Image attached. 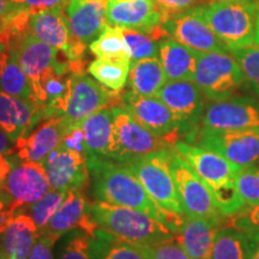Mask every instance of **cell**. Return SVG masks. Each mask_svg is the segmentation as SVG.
<instances>
[{"label": "cell", "instance_id": "obj_1", "mask_svg": "<svg viewBox=\"0 0 259 259\" xmlns=\"http://www.w3.org/2000/svg\"><path fill=\"white\" fill-rule=\"evenodd\" d=\"M88 167L96 200L141 210L168 226L173 211L158 206L128 167L106 157H89Z\"/></svg>", "mask_w": 259, "mask_h": 259}, {"label": "cell", "instance_id": "obj_2", "mask_svg": "<svg viewBox=\"0 0 259 259\" xmlns=\"http://www.w3.org/2000/svg\"><path fill=\"white\" fill-rule=\"evenodd\" d=\"M173 148L209 187L226 218L244 209V202L236 186V176L241 167L213 151L181 139L174 143Z\"/></svg>", "mask_w": 259, "mask_h": 259}, {"label": "cell", "instance_id": "obj_3", "mask_svg": "<svg viewBox=\"0 0 259 259\" xmlns=\"http://www.w3.org/2000/svg\"><path fill=\"white\" fill-rule=\"evenodd\" d=\"M90 210L99 228L134 245L156 244L174 236L167 225L141 210L101 200L92 203Z\"/></svg>", "mask_w": 259, "mask_h": 259}, {"label": "cell", "instance_id": "obj_4", "mask_svg": "<svg viewBox=\"0 0 259 259\" xmlns=\"http://www.w3.org/2000/svg\"><path fill=\"white\" fill-rule=\"evenodd\" d=\"M259 0H222L202 6L206 22L231 50L254 44Z\"/></svg>", "mask_w": 259, "mask_h": 259}, {"label": "cell", "instance_id": "obj_5", "mask_svg": "<svg viewBox=\"0 0 259 259\" xmlns=\"http://www.w3.org/2000/svg\"><path fill=\"white\" fill-rule=\"evenodd\" d=\"M193 82L206 100L222 101L235 96L246 84L240 65L231 53L197 51Z\"/></svg>", "mask_w": 259, "mask_h": 259}, {"label": "cell", "instance_id": "obj_6", "mask_svg": "<svg viewBox=\"0 0 259 259\" xmlns=\"http://www.w3.org/2000/svg\"><path fill=\"white\" fill-rule=\"evenodd\" d=\"M113 135L108 158L120 163L171 148L169 142L142 126L124 107H113Z\"/></svg>", "mask_w": 259, "mask_h": 259}, {"label": "cell", "instance_id": "obj_7", "mask_svg": "<svg viewBox=\"0 0 259 259\" xmlns=\"http://www.w3.org/2000/svg\"><path fill=\"white\" fill-rule=\"evenodd\" d=\"M171 149L173 147L155 151L122 164L134 171L149 196L158 206L168 211L185 215L176 181L170 173Z\"/></svg>", "mask_w": 259, "mask_h": 259}, {"label": "cell", "instance_id": "obj_8", "mask_svg": "<svg viewBox=\"0 0 259 259\" xmlns=\"http://www.w3.org/2000/svg\"><path fill=\"white\" fill-rule=\"evenodd\" d=\"M29 30L32 36L60 51L72 66L73 73L83 72L87 46L73 37L67 21L66 6L31 11Z\"/></svg>", "mask_w": 259, "mask_h": 259}, {"label": "cell", "instance_id": "obj_9", "mask_svg": "<svg viewBox=\"0 0 259 259\" xmlns=\"http://www.w3.org/2000/svg\"><path fill=\"white\" fill-rule=\"evenodd\" d=\"M185 142L221 155L241 168L259 164V128L229 131L197 130L186 137Z\"/></svg>", "mask_w": 259, "mask_h": 259}, {"label": "cell", "instance_id": "obj_10", "mask_svg": "<svg viewBox=\"0 0 259 259\" xmlns=\"http://www.w3.org/2000/svg\"><path fill=\"white\" fill-rule=\"evenodd\" d=\"M169 167L186 216L225 221L227 218L219 208L211 191L174 148L171 149Z\"/></svg>", "mask_w": 259, "mask_h": 259}, {"label": "cell", "instance_id": "obj_11", "mask_svg": "<svg viewBox=\"0 0 259 259\" xmlns=\"http://www.w3.org/2000/svg\"><path fill=\"white\" fill-rule=\"evenodd\" d=\"M122 92H112L84 72L69 76V96L64 118L71 126L82 124L90 114L102 108L122 106Z\"/></svg>", "mask_w": 259, "mask_h": 259}, {"label": "cell", "instance_id": "obj_12", "mask_svg": "<svg viewBox=\"0 0 259 259\" xmlns=\"http://www.w3.org/2000/svg\"><path fill=\"white\" fill-rule=\"evenodd\" d=\"M161 29L166 37L174 38L196 51L231 53L206 22L202 6L164 19Z\"/></svg>", "mask_w": 259, "mask_h": 259}, {"label": "cell", "instance_id": "obj_13", "mask_svg": "<svg viewBox=\"0 0 259 259\" xmlns=\"http://www.w3.org/2000/svg\"><path fill=\"white\" fill-rule=\"evenodd\" d=\"M156 97L166 103L180 120L181 136L189 137L198 130L206 109V97L193 80H168Z\"/></svg>", "mask_w": 259, "mask_h": 259}, {"label": "cell", "instance_id": "obj_14", "mask_svg": "<svg viewBox=\"0 0 259 259\" xmlns=\"http://www.w3.org/2000/svg\"><path fill=\"white\" fill-rule=\"evenodd\" d=\"M122 107L139 124L174 145L181 136V122L177 115L156 96H143L132 92L124 93Z\"/></svg>", "mask_w": 259, "mask_h": 259}, {"label": "cell", "instance_id": "obj_15", "mask_svg": "<svg viewBox=\"0 0 259 259\" xmlns=\"http://www.w3.org/2000/svg\"><path fill=\"white\" fill-rule=\"evenodd\" d=\"M248 128H259V100L245 96L210 103L198 127L208 131Z\"/></svg>", "mask_w": 259, "mask_h": 259}, {"label": "cell", "instance_id": "obj_16", "mask_svg": "<svg viewBox=\"0 0 259 259\" xmlns=\"http://www.w3.org/2000/svg\"><path fill=\"white\" fill-rule=\"evenodd\" d=\"M90 206L92 203L83 190L69 191L60 208L52 216L50 222L38 231V234L50 236L58 241L66 233L80 229L93 238L99 226L93 218Z\"/></svg>", "mask_w": 259, "mask_h": 259}, {"label": "cell", "instance_id": "obj_17", "mask_svg": "<svg viewBox=\"0 0 259 259\" xmlns=\"http://www.w3.org/2000/svg\"><path fill=\"white\" fill-rule=\"evenodd\" d=\"M53 190H83L89 184L88 158L85 155L65 149L61 145L51 151L44 162Z\"/></svg>", "mask_w": 259, "mask_h": 259}, {"label": "cell", "instance_id": "obj_18", "mask_svg": "<svg viewBox=\"0 0 259 259\" xmlns=\"http://www.w3.org/2000/svg\"><path fill=\"white\" fill-rule=\"evenodd\" d=\"M10 48H14L17 52L19 64L27 74L37 102L45 105L46 97L41 87L42 76L47 70L57 67L60 61L66 59V57L57 48L45 44L32 35H29L15 47Z\"/></svg>", "mask_w": 259, "mask_h": 259}, {"label": "cell", "instance_id": "obj_19", "mask_svg": "<svg viewBox=\"0 0 259 259\" xmlns=\"http://www.w3.org/2000/svg\"><path fill=\"white\" fill-rule=\"evenodd\" d=\"M2 190L19 210L37 202L51 190L45 164L34 161H22L16 164L6 178Z\"/></svg>", "mask_w": 259, "mask_h": 259}, {"label": "cell", "instance_id": "obj_20", "mask_svg": "<svg viewBox=\"0 0 259 259\" xmlns=\"http://www.w3.org/2000/svg\"><path fill=\"white\" fill-rule=\"evenodd\" d=\"M45 105L0 90V128L12 143L30 134L31 128L45 119Z\"/></svg>", "mask_w": 259, "mask_h": 259}, {"label": "cell", "instance_id": "obj_21", "mask_svg": "<svg viewBox=\"0 0 259 259\" xmlns=\"http://www.w3.org/2000/svg\"><path fill=\"white\" fill-rule=\"evenodd\" d=\"M74 126H71L64 116H53L38 122L35 130L16 142L15 151L22 161L44 163L46 157L60 144L64 136Z\"/></svg>", "mask_w": 259, "mask_h": 259}, {"label": "cell", "instance_id": "obj_22", "mask_svg": "<svg viewBox=\"0 0 259 259\" xmlns=\"http://www.w3.org/2000/svg\"><path fill=\"white\" fill-rule=\"evenodd\" d=\"M107 8L108 0H70L66 15L73 37L89 46L108 24Z\"/></svg>", "mask_w": 259, "mask_h": 259}, {"label": "cell", "instance_id": "obj_23", "mask_svg": "<svg viewBox=\"0 0 259 259\" xmlns=\"http://www.w3.org/2000/svg\"><path fill=\"white\" fill-rule=\"evenodd\" d=\"M107 22L151 34L161 25L162 16L154 0H108Z\"/></svg>", "mask_w": 259, "mask_h": 259}, {"label": "cell", "instance_id": "obj_24", "mask_svg": "<svg viewBox=\"0 0 259 259\" xmlns=\"http://www.w3.org/2000/svg\"><path fill=\"white\" fill-rule=\"evenodd\" d=\"M221 221L186 216L174 238L191 259H211L216 232Z\"/></svg>", "mask_w": 259, "mask_h": 259}, {"label": "cell", "instance_id": "obj_25", "mask_svg": "<svg viewBox=\"0 0 259 259\" xmlns=\"http://www.w3.org/2000/svg\"><path fill=\"white\" fill-rule=\"evenodd\" d=\"M38 236L30 215L19 211L0 238V255L5 259H28Z\"/></svg>", "mask_w": 259, "mask_h": 259}, {"label": "cell", "instance_id": "obj_26", "mask_svg": "<svg viewBox=\"0 0 259 259\" xmlns=\"http://www.w3.org/2000/svg\"><path fill=\"white\" fill-rule=\"evenodd\" d=\"M158 58L168 80L193 79L197 51L170 37L158 41Z\"/></svg>", "mask_w": 259, "mask_h": 259}, {"label": "cell", "instance_id": "obj_27", "mask_svg": "<svg viewBox=\"0 0 259 259\" xmlns=\"http://www.w3.org/2000/svg\"><path fill=\"white\" fill-rule=\"evenodd\" d=\"M82 127L85 136L88 158H108L113 135V109L102 108L93 113L84 119Z\"/></svg>", "mask_w": 259, "mask_h": 259}, {"label": "cell", "instance_id": "obj_28", "mask_svg": "<svg viewBox=\"0 0 259 259\" xmlns=\"http://www.w3.org/2000/svg\"><path fill=\"white\" fill-rule=\"evenodd\" d=\"M127 82L130 89L139 95L156 96L168 79L160 58H148L132 61Z\"/></svg>", "mask_w": 259, "mask_h": 259}, {"label": "cell", "instance_id": "obj_29", "mask_svg": "<svg viewBox=\"0 0 259 259\" xmlns=\"http://www.w3.org/2000/svg\"><path fill=\"white\" fill-rule=\"evenodd\" d=\"M0 90L9 95L37 102L31 84L19 64L17 52L14 48H6L0 57Z\"/></svg>", "mask_w": 259, "mask_h": 259}, {"label": "cell", "instance_id": "obj_30", "mask_svg": "<svg viewBox=\"0 0 259 259\" xmlns=\"http://www.w3.org/2000/svg\"><path fill=\"white\" fill-rule=\"evenodd\" d=\"M93 259H147L137 245L97 228L92 238Z\"/></svg>", "mask_w": 259, "mask_h": 259}, {"label": "cell", "instance_id": "obj_31", "mask_svg": "<svg viewBox=\"0 0 259 259\" xmlns=\"http://www.w3.org/2000/svg\"><path fill=\"white\" fill-rule=\"evenodd\" d=\"M89 50L99 59L132 63L122 28L107 24L101 34L89 45Z\"/></svg>", "mask_w": 259, "mask_h": 259}, {"label": "cell", "instance_id": "obj_32", "mask_svg": "<svg viewBox=\"0 0 259 259\" xmlns=\"http://www.w3.org/2000/svg\"><path fill=\"white\" fill-rule=\"evenodd\" d=\"M211 259H250L248 235L232 226H222L216 232Z\"/></svg>", "mask_w": 259, "mask_h": 259}, {"label": "cell", "instance_id": "obj_33", "mask_svg": "<svg viewBox=\"0 0 259 259\" xmlns=\"http://www.w3.org/2000/svg\"><path fill=\"white\" fill-rule=\"evenodd\" d=\"M131 63L112 61L96 58L88 66V72L100 84L112 92H122L128 79Z\"/></svg>", "mask_w": 259, "mask_h": 259}, {"label": "cell", "instance_id": "obj_34", "mask_svg": "<svg viewBox=\"0 0 259 259\" xmlns=\"http://www.w3.org/2000/svg\"><path fill=\"white\" fill-rule=\"evenodd\" d=\"M66 196L67 191L51 189L37 202L32 203L31 205L25 206V208H22L27 209V211L25 210H19V211L30 215L31 219L34 220V222L36 223L38 231H40L41 228H44L50 222L52 216L60 208V205L63 204L64 199L66 198Z\"/></svg>", "mask_w": 259, "mask_h": 259}, {"label": "cell", "instance_id": "obj_35", "mask_svg": "<svg viewBox=\"0 0 259 259\" xmlns=\"http://www.w3.org/2000/svg\"><path fill=\"white\" fill-rule=\"evenodd\" d=\"M132 61L158 58V41L150 34L132 28H122Z\"/></svg>", "mask_w": 259, "mask_h": 259}, {"label": "cell", "instance_id": "obj_36", "mask_svg": "<svg viewBox=\"0 0 259 259\" xmlns=\"http://www.w3.org/2000/svg\"><path fill=\"white\" fill-rule=\"evenodd\" d=\"M231 54L240 65L246 84L259 95V46L255 44L231 50Z\"/></svg>", "mask_w": 259, "mask_h": 259}, {"label": "cell", "instance_id": "obj_37", "mask_svg": "<svg viewBox=\"0 0 259 259\" xmlns=\"http://www.w3.org/2000/svg\"><path fill=\"white\" fill-rule=\"evenodd\" d=\"M236 186L240 193L244 208L259 203V164L242 168L236 176Z\"/></svg>", "mask_w": 259, "mask_h": 259}, {"label": "cell", "instance_id": "obj_38", "mask_svg": "<svg viewBox=\"0 0 259 259\" xmlns=\"http://www.w3.org/2000/svg\"><path fill=\"white\" fill-rule=\"evenodd\" d=\"M138 247L147 259H191L174 236L156 244L141 245Z\"/></svg>", "mask_w": 259, "mask_h": 259}, {"label": "cell", "instance_id": "obj_39", "mask_svg": "<svg viewBox=\"0 0 259 259\" xmlns=\"http://www.w3.org/2000/svg\"><path fill=\"white\" fill-rule=\"evenodd\" d=\"M60 259H93L92 236L77 229L70 235Z\"/></svg>", "mask_w": 259, "mask_h": 259}, {"label": "cell", "instance_id": "obj_40", "mask_svg": "<svg viewBox=\"0 0 259 259\" xmlns=\"http://www.w3.org/2000/svg\"><path fill=\"white\" fill-rule=\"evenodd\" d=\"M228 219V226L245 232L246 234L259 233V203L246 206Z\"/></svg>", "mask_w": 259, "mask_h": 259}, {"label": "cell", "instance_id": "obj_41", "mask_svg": "<svg viewBox=\"0 0 259 259\" xmlns=\"http://www.w3.org/2000/svg\"><path fill=\"white\" fill-rule=\"evenodd\" d=\"M157 11L162 16V21L198 6L209 5V0H154Z\"/></svg>", "mask_w": 259, "mask_h": 259}, {"label": "cell", "instance_id": "obj_42", "mask_svg": "<svg viewBox=\"0 0 259 259\" xmlns=\"http://www.w3.org/2000/svg\"><path fill=\"white\" fill-rule=\"evenodd\" d=\"M61 147L69 150L76 151V153L85 155L88 158V154H87V147H85V136H84V130L82 127V124L76 125L64 136L61 139L60 144Z\"/></svg>", "mask_w": 259, "mask_h": 259}, {"label": "cell", "instance_id": "obj_43", "mask_svg": "<svg viewBox=\"0 0 259 259\" xmlns=\"http://www.w3.org/2000/svg\"><path fill=\"white\" fill-rule=\"evenodd\" d=\"M56 242L57 241L53 240L50 236L38 234L28 259H53L52 247Z\"/></svg>", "mask_w": 259, "mask_h": 259}, {"label": "cell", "instance_id": "obj_44", "mask_svg": "<svg viewBox=\"0 0 259 259\" xmlns=\"http://www.w3.org/2000/svg\"><path fill=\"white\" fill-rule=\"evenodd\" d=\"M70 0H14L17 5L32 12L58 8V6H67Z\"/></svg>", "mask_w": 259, "mask_h": 259}, {"label": "cell", "instance_id": "obj_45", "mask_svg": "<svg viewBox=\"0 0 259 259\" xmlns=\"http://www.w3.org/2000/svg\"><path fill=\"white\" fill-rule=\"evenodd\" d=\"M24 8L14 3V0H0V24L5 25L16 14Z\"/></svg>", "mask_w": 259, "mask_h": 259}, {"label": "cell", "instance_id": "obj_46", "mask_svg": "<svg viewBox=\"0 0 259 259\" xmlns=\"http://www.w3.org/2000/svg\"><path fill=\"white\" fill-rule=\"evenodd\" d=\"M14 167V162L9 155H0V190L4 186L6 178Z\"/></svg>", "mask_w": 259, "mask_h": 259}, {"label": "cell", "instance_id": "obj_47", "mask_svg": "<svg viewBox=\"0 0 259 259\" xmlns=\"http://www.w3.org/2000/svg\"><path fill=\"white\" fill-rule=\"evenodd\" d=\"M248 235L250 244V259H259V233H252Z\"/></svg>", "mask_w": 259, "mask_h": 259}, {"label": "cell", "instance_id": "obj_48", "mask_svg": "<svg viewBox=\"0 0 259 259\" xmlns=\"http://www.w3.org/2000/svg\"><path fill=\"white\" fill-rule=\"evenodd\" d=\"M11 143L8 135L0 128V155H10L14 153V150L11 149Z\"/></svg>", "mask_w": 259, "mask_h": 259}, {"label": "cell", "instance_id": "obj_49", "mask_svg": "<svg viewBox=\"0 0 259 259\" xmlns=\"http://www.w3.org/2000/svg\"><path fill=\"white\" fill-rule=\"evenodd\" d=\"M254 44L259 46V5L257 11V19H255V34H254Z\"/></svg>", "mask_w": 259, "mask_h": 259}, {"label": "cell", "instance_id": "obj_50", "mask_svg": "<svg viewBox=\"0 0 259 259\" xmlns=\"http://www.w3.org/2000/svg\"><path fill=\"white\" fill-rule=\"evenodd\" d=\"M5 50H6V46H5V44H4V42H3L2 40H0V57H2V54L4 53Z\"/></svg>", "mask_w": 259, "mask_h": 259}, {"label": "cell", "instance_id": "obj_51", "mask_svg": "<svg viewBox=\"0 0 259 259\" xmlns=\"http://www.w3.org/2000/svg\"><path fill=\"white\" fill-rule=\"evenodd\" d=\"M3 30H4V25H3V24H0V35H2Z\"/></svg>", "mask_w": 259, "mask_h": 259}, {"label": "cell", "instance_id": "obj_52", "mask_svg": "<svg viewBox=\"0 0 259 259\" xmlns=\"http://www.w3.org/2000/svg\"><path fill=\"white\" fill-rule=\"evenodd\" d=\"M215 2H222V0H209L210 4H211V3H215Z\"/></svg>", "mask_w": 259, "mask_h": 259}, {"label": "cell", "instance_id": "obj_53", "mask_svg": "<svg viewBox=\"0 0 259 259\" xmlns=\"http://www.w3.org/2000/svg\"><path fill=\"white\" fill-rule=\"evenodd\" d=\"M0 259H5L4 257H3V255H0Z\"/></svg>", "mask_w": 259, "mask_h": 259}]
</instances>
